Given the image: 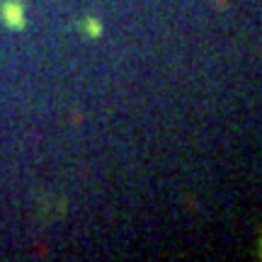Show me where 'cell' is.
<instances>
[{"instance_id": "cell-1", "label": "cell", "mask_w": 262, "mask_h": 262, "mask_svg": "<svg viewBox=\"0 0 262 262\" xmlns=\"http://www.w3.org/2000/svg\"><path fill=\"white\" fill-rule=\"evenodd\" d=\"M0 19L8 29H19L27 27V8L22 0H3L0 3Z\"/></svg>"}, {"instance_id": "cell-2", "label": "cell", "mask_w": 262, "mask_h": 262, "mask_svg": "<svg viewBox=\"0 0 262 262\" xmlns=\"http://www.w3.org/2000/svg\"><path fill=\"white\" fill-rule=\"evenodd\" d=\"M80 29H83V34L88 39H100L102 37V32H104L102 22H100L97 17H85L83 25H80Z\"/></svg>"}]
</instances>
